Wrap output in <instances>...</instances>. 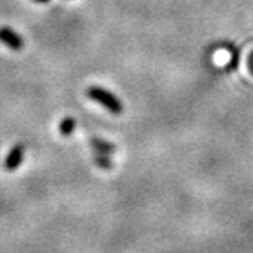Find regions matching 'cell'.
I'll return each mask as SVG.
<instances>
[{"label": "cell", "instance_id": "obj_1", "mask_svg": "<svg viewBox=\"0 0 253 253\" xmlns=\"http://www.w3.org/2000/svg\"><path fill=\"white\" fill-rule=\"evenodd\" d=\"M87 96L90 99H93L95 102H98L99 105H102L104 108H107L108 112L113 113V115H121L122 110H124V105L122 102L119 101V98L105 90L104 87H99V85H92L87 88Z\"/></svg>", "mask_w": 253, "mask_h": 253}, {"label": "cell", "instance_id": "obj_2", "mask_svg": "<svg viewBox=\"0 0 253 253\" xmlns=\"http://www.w3.org/2000/svg\"><path fill=\"white\" fill-rule=\"evenodd\" d=\"M0 42L12 50H20L23 47V39L20 34L12 31L9 26L0 28Z\"/></svg>", "mask_w": 253, "mask_h": 253}, {"label": "cell", "instance_id": "obj_3", "mask_svg": "<svg viewBox=\"0 0 253 253\" xmlns=\"http://www.w3.org/2000/svg\"><path fill=\"white\" fill-rule=\"evenodd\" d=\"M23 156H25V147L22 145V143H17V145H14L12 150L8 153V156L5 159V164H3L5 169L6 171H15L22 165Z\"/></svg>", "mask_w": 253, "mask_h": 253}, {"label": "cell", "instance_id": "obj_4", "mask_svg": "<svg viewBox=\"0 0 253 253\" xmlns=\"http://www.w3.org/2000/svg\"><path fill=\"white\" fill-rule=\"evenodd\" d=\"M90 143H92V147L101 153V154H108V153H115L116 151V147L110 142H105L102 139H98V137H92L90 139Z\"/></svg>", "mask_w": 253, "mask_h": 253}, {"label": "cell", "instance_id": "obj_5", "mask_svg": "<svg viewBox=\"0 0 253 253\" xmlns=\"http://www.w3.org/2000/svg\"><path fill=\"white\" fill-rule=\"evenodd\" d=\"M75 126H77L75 119L72 118V116H66V118L60 122V133H61L63 136H69V134L74 133Z\"/></svg>", "mask_w": 253, "mask_h": 253}, {"label": "cell", "instance_id": "obj_6", "mask_svg": "<svg viewBox=\"0 0 253 253\" xmlns=\"http://www.w3.org/2000/svg\"><path fill=\"white\" fill-rule=\"evenodd\" d=\"M95 164L99 167V168H102V169H112L113 168V164H112V160L108 159V157H105L104 154H98V156H95Z\"/></svg>", "mask_w": 253, "mask_h": 253}, {"label": "cell", "instance_id": "obj_7", "mask_svg": "<svg viewBox=\"0 0 253 253\" xmlns=\"http://www.w3.org/2000/svg\"><path fill=\"white\" fill-rule=\"evenodd\" d=\"M37 2H40V3H46V2H49V0H37Z\"/></svg>", "mask_w": 253, "mask_h": 253}]
</instances>
